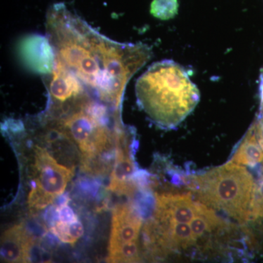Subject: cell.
<instances>
[{
    "label": "cell",
    "instance_id": "3",
    "mask_svg": "<svg viewBox=\"0 0 263 263\" xmlns=\"http://www.w3.org/2000/svg\"><path fill=\"white\" fill-rule=\"evenodd\" d=\"M257 178L247 167L230 161L220 167L197 175L191 187L198 202L221 211L240 223L249 222Z\"/></svg>",
    "mask_w": 263,
    "mask_h": 263
},
{
    "label": "cell",
    "instance_id": "8",
    "mask_svg": "<svg viewBox=\"0 0 263 263\" xmlns=\"http://www.w3.org/2000/svg\"><path fill=\"white\" fill-rule=\"evenodd\" d=\"M34 245L32 233L24 224H15L3 233L1 259L5 262H28Z\"/></svg>",
    "mask_w": 263,
    "mask_h": 263
},
{
    "label": "cell",
    "instance_id": "1",
    "mask_svg": "<svg viewBox=\"0 0 263 263\" xmlns=\"http://www.w3.org/2000/svg\"><path fill=\"white\" fill-rule=\"evenodd\" d=\"M46 29L56 63L95 98L119 110L126 86L149 60L150 48L109 39L62 3L50 7Z\"/></svg>",
    "mask_w": 263,
    "mask_h": 263
},
{
    "label": "cell",
    "instance_id": "10",
    "mask_svg": "<svg viewBox=\"0 0 263 263\" xmlns=\"http://www.w3.org/2000/svg\"><path fill=\"white\" fill-rule=\"evenodd\" d=\"M231 161L246 167H253L263 161V148L252 126L235 151Z\"/></svg>",
    "mask_w": 263,
    "mask_h": 263
},
{
    "label": "cell",
    "instance_id": "15",
    "mask_svg": "<svg viewBox=\"0 0 263 263\" xmlns=\"http://www.w3.org/2000/svg\"><path fill=\"white\" fill-rule=\"evenodd\" d=\"M56 217L57 220L70 222L78 219V216L74 213L73 210L67 204L56 206Z\"/></svg>",
    "mask_w": 263,
    "mask_h": 263
},
{
    "label": "cell",
    "instance_id": "14",
    "mask_svg": "<svg viewBox=\"0 0 263 263\" xmlns=\"http://www.w3.org/2000/svg\"><path fill=\"white\" fill-rule=\"evenodd\" d=\"M178 0H154L151 5L150 12L155 18L169 20L178 13Z\"/></svg>",
    "mask_w": 263,
    "mask_h": 263
},
{
    "label": "cell",
    "instance_id": "4",
    "mask_svg": "<svg viewBox=\"0 0 263 263\" xmlns=\"http://www.w3.org/2000/svg\"><path fill=\"white\" fill-rule=\"evenodd\" d=\"M32 189L28 196L32 210H42L65 192L73 176V169L59 164L46 149L34 146Z\"/></svg>",
    "mask_w": 263,
    "mask_h": 263
},
{
    "label": "cell",
    "instance_id": "12",
    "mask_svg": "<svg viewBox=\"0 0 263 263\" xmlns=\"http://www.w3.org/2000/svg\"><path fill=\"white\" fill-rule=\"evenodd\" d=\"M51 230L62 242L72 245L76 243L84 233V226L79 219L70 222L55 221L51 226Z\"/></svg>",
    "mask_w": 263,
    "mask_h": 263
},
{
    "label": "cell",
    "instance_id": "13",
    "mask_svg": "<svg viewBox=\"0 0 263 263\" xmlns=\"http://www.w3.org/2000/svg\"><path fill=\"white\" fill-rule=\"evenodd\" d=\"M108 252V262H138L141 260L137 242L126 243Z\"/></svg>",
    "mask_w": 263,
    "mask_h": 263
},
{
    "label": "cell",
    "instance_id": "6",
    "mask_svg": "<svg viewBox=\"0 0 263 263\" xmlns=\"http://www.w3.org/2000/svg\"><path fill=\"white\" fill-rule=\"evenodd\" d=\"M153 221L190 223L197 214V202L186 194H156Z\"/></svg>",
    "mask_w": 263,
    "mask_h": 263
},
{
    "label": "cell",
    "instance_id": "5",
    "mask_svg": "<svg viewBox=\"0 0 263 263\" xmlns=\"http://www.w3.org/2000/svg\"><path fill=\"white\" fill-rule=\"evenodd\" d=\"M18 56L29 70L43 76L53 72L56 54L49 39L40 34H30L18 43Z\"/></svg>",
    "mask_w": 263,
    "mask_h": 263
},
{
    "label": "cell",
    "instance_id": "2",
    "mask_svg": "<svg viewBox=\"0 0 263 263\" xmlns=\"http://www.w3.org/2000/svg\"><path fill=\"white\" fill-rule=\"evenodd\" d=\"M136 93L140 108L165 129L179 125L200 100L199 90L187 72L171 60L152 64L137 81Z\"/></svg>",
    "mask_w": 263,
    "mask_h": 263
},
{
    "label": "cell",
    "instance_id": "11",
    "mask_svg": "<svg viewBox=\"0 0 263 263\" xmlns=\"http://www.w3.org/2000/svg\"><path fill=\"white\" fill-rule=\"evenodd\" d=\"M195 238L212 233L216 230L224 228L226 221L222 220L211 208L197 202V214L190 223Z\"/></svg>",
    "mask_w": 263,
    "mask_h": 263
},
{
    "label": "cell",
    "instance_id": "9",
    "mask_svg": "<svg viewBox=\"0 0 263 263\" xmlns=\"http://www.w3.org/2000/svg\"><path fill=\"white\" fill-rule=\"evenodd\" d=\"M126 138L127 135L124 134L117 142L116 158L108 190L120 195H131L136 188L133 181L136 174V166L132 156L126 148Z\"/></svg>",
    "mask_w": 263,
    "mask_h": 263
},
{
    "label": "cell",
    "instance_id": "16",
    "mask_svg": "<svg viewBox=\"0 0 263 263\" xmlns=\"http://www.w3.org/2000/svg\"><path fill=\"white\" fill-rule=\"evenodd\" d=\"M259 91H260V110H263V70L260 74V84H259Z\"/></svg>",
    "mask_w": 263,
    "mask_h": 263
},
{
    "label": "cell",
    "instance_id": "7",
    "mask_svg": "<svg viewBox=\"0 0 263 263\" xmlns=\"http://www.w3.org/2000/svg\"><path fill=\"white\" fill-rule=\"evenodd\" d=\"M142 218L138 210L129 204L114 208L108 252L126 243L138 241Z\"/></svg>",
    "mask_w": 263,
    "mask_h": 263
}]
</instances>
